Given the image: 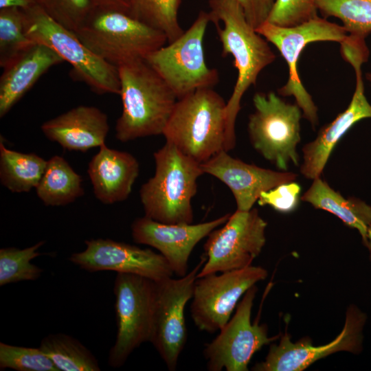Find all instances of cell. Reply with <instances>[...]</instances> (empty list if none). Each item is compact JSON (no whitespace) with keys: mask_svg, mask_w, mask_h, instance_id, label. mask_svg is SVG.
I'll use <instances>...</instances> for the list:
<instances>
[{"mask_svg":"<svg viewBox=\"0 0 371 371\" xmlns=\"http://www.w3.org/2000/svg\"><path fill=\"white\" fill-rule=\"evenodd\" d=\"M267 226L256 208L236 210L222 227L207 236L203 245L206 261L197 278L251 266L265 245Z\"/></svg>","mask_w":371,"mask_h":371,"instance_id":"cell-11","label":"cell"},{"mask_svg":"<svg viewBox=\"0 0 371 371\" xmlns=\"http://www.w3.org/2000/svg\"><path fill=\"white\" fill-rule=\"evenodd\" d=\"M226 104L212 88L177 100L162 134L166 142L200 164L225 150Z\"/></svg>","mask_w":371,"mask_h":371,"instance_id":"cell-4","label":"cell"},{"mask_svg":"<svg viewBox=\"0 0 371 371\" xmlns=\"http://www.w3.org/2000/svg\"><path fill=\"white\" fill-rule=\"evenodd\" d=\"M206 261L199 262L186 276L156 282L157 291L150 342L169 370H175L188 338L185 308L192 298L197 274Z\"/></svg>","mask_w":371,"mask_h":371,"instance_id":"cell-12","label":"cell"},{"mask_svg":"<svg viewBox=\"0 0 371 371\" xmlns=\"http://www.w3.org/2000/svg\"><path fill=\"white\" fill-rule=\"evenodd\" d=\"M254 111L249 115L247 131L253 148L278 170L286 171L290 163L298 166L297 147L300 142L302 111L276 93H256Z\"/></svg>","mask_w":371,"mask_h":371,"instance_id":"cell-7","label":"cell"},{"mask_svg":"<svg viewBox=\"0 0 371 371\" xmlns=\"http://www.w3.org/2000/svg\"><path fill=\"white\" fill-rule=\"evenodd\" d=\"M122 112L115 137L121 142L162 135L177 98L157 72L138 59L117 66Z\"/></svg>","mask_w":371,"mask_h":371,"instance_id":"cell-2","label":"cell"},{"mask_svg":"<svg viewBox=\"0 0 371 371\" xmlns=\"http://www.w3.org/2000/svg\"><path fill=\"white\" fill-rule=\"evenodd\" d=\"M247 22L255 30L267 21L275 0H236Z\"/></svg>","mask_w":371,"mask_h":371,"instance_id":"cell-35","label":"cell"},{"mask_svg":"<svg viewBox=\"0 0 371 371\" xmlns=\"http://www.w3.org/2000/svg\"><path fill=\"white\" fill-rule=\"evenodd\" d=\"M181 2L182 0H131L128 13L164 33L168 43H171L184 32L178 18Z\"/></svg>","mask_w":371,"mask_h":371,"instance_id":"cell-27","label":"cell"},{"mask_svg":"<svg viewBox=\"0 0 371 371\" xmlns=\"http://www.w3.org/2000/svg\"><path fill=\"white\" fill-rule=\"evenodd\" d=\"M38 2L52 19L74 32L83 25L95 6L92 0H39Z\"/></svg>","mask_w":371,"mask_h":371,"instance_id":"cell-32","label":"cell"},{"mask_svg":"<svg viewBox=\"0 0 371 371\" xmlns=\"http://www.w3.org/2000/svg\"><path fill=\"white\" fill-rule=\"evenodd\" d=\"M96 6L110 7L129 12L131 0H92Z\"/></svg>","mask_w":371,"mask_h":371,"instance_id":"cell-36","label":"cell"},{"mask_svg":"<svg viewBox=\"0 0 371 371\" xmlns=\"http://www.w3.org/2000/svg\"><path fill=\"white\" fill-rule=\"evenodd\" d=\"M228 213L216 219L198 224H166L144 216L131 224L133 240L156 249L179 277L188 273V260L195 246L211 232L223 225Z\"/></svg>","mask_w":371,"mask_h":371,"instance_id":"cell-17","label":"cell"},{"mask_svg":"<svg viewBox=\"0 0 371 371\" xmlns=\"http://www.w3.org/2000/svg\"><path fill=\"white\" fill-rule=\"evenodd\" d=\"M47 160L35 153L7 148L0 142V181L12 192H27L36 188Z\"/></svg>","mask_w":371,"mask_h":371,"instance_id":"cell-25","label":"cell"},{"mask_svg":"<svg viewBox=\"0 0 371 371\" xmlns=\"http://www.w3.org/2000/svg\"><path fill=\"white\" fill-rule=\"evenodd\" d=\"M39 347L58 371H99L98 361L76 338L63 333L45 337Z\"/></svg>","mask_w":371,"mask_h":371,"instance_id":"cell-26","label":"cell"},{"mask_svg":"<svg viewBox=\"0 0 371 371\" xmlns=\"http://www.w3.org/2000/svg\"><path fill=\"white\" fill-rule=\"evenodd\" d=\"M41 128L48 139L63 148L86 152L105 144L109 125L100 109L80 105L45 122Z\"/></svg>","mask_w":371,"mask_h":371,"instance_id":"cell-20","label":"cell"},{"mask_svg":"<svg viewBox=\"0 0 371 371\" xmlns=\"http://www.w3.org/2000/svg\"><path fill=\"white\" fill-rule=\"evenodd\" d=\"M301 201L315 209L333 214L346 226L357 229L365 244L371 225L370 205L355 196L345 198L321 177L313 180L309 188L301 196Z\"/></svg>","mask_w":371,"mask_h":371,"instance_id":"cell-23","label":"cell"},{"mask_svg":"<svg viewBox=\"0 0 371 371\" xmlns=\"http://www.w3.org/2000/svg\"><path fill=\"white\" fill-rule=\"evenodd\" d=\"M86 249L74 253L69 260L82 269L96 272L113 271L140 276L156 282L172 276L164 257L149 248H141L109 238L85 241Z\"/></svg>","mask_w":371,"mask_h":371,"instance_id":"cell-16","label":"cell"},{"mask_svg":"<svg viewBox=\"0 0 371 371\" xmlns=\"http://www.w3.org/2000/svg\"><path fill=\"white\" fill-rule=\"evenodd\" d=\"M0 368L17 371H58L40 347H23L0 342Z\"/></svg>","mask_w":371,"mask_h":371,"instance_id":"cell-31","label":"cell"},{"mask_svg":"<svg viewBox=\"0 0 371 371\" xmlns=\"http://www.w3.org/2000/svg\"><path fill=\"white\" fill-rule=\"evenodd\" d=\"M204 174L210 175L226 185L235 199L237 210L249 211L262 192L280 184L295 181L297 175L276 171L247 164L222 150L201 164Z\"/></svg>","mask_w":371,"mask_h":371,"instance_id":"cell-19","label":"cell"},{"mask_svg":"<svg viewBox=\"0 0 371 371\" xmlns=\"http://www.w3.org/2000/svg\"><path fill=\"white\" fill-rule=\"evenodd\" d=\"M365 76L366 80L371 84V73H366Z\"/></svg>","mask_w":371,"mask_h":371,"instance_id":"cell-39","label":"cell"},{"mask_svg":"<svg viewBox=\"0 0 371 371\" xmlns=\"http://www.w3.org/2000/svg\"><path fill=\"white\" fill-rule=\"evenodd\" d=\"M256 292V285L247 291L234 315L218 335L205 345L203 354L208 370L247 371L254 353L278 338L268 336L266 325L251 322Z\"/></svg>","mask_w":371,"mask_h":371,"instance_id":"cell-14","label":"cell"},{"mask_svg":"<svg viewBox=\"0 0 371 371\" xmlns=\"http://www.w3.org/2000/svg\"><path fill=\"white\" fill-rule=\"evenodd\" d=\"M210 22L209 12L201 10L181 36L145 58L178 100L199 89H213L219 82L218 71L207 65L204 56L203 38Z\"/></svg>","mask_w":371,"mask_h":371,"instance_id":"cell-8","label":"cell"},{"mask_svg":"<svg viewBox=\"0 0 371 371\" xmlns=\"http://www.w3.org/2000/svg\"><path fill=\"white\" fill-rule=\"evenodd\" d=\"M156 291V282L152 280L117 273L113 286L117 335L108 357L111 367H121L136 348L150 341Z\"/></svg>","mask_w":371,"mask_h":371,"instance_id":"cell-10","label":"cell"},{"mask_svg":"<svg viewBox=\"0 0 371 371\" xmlns=\"http://www.w3.org/2000/svg\"><path fill=\"white\" fill-rule=\"evenodd\" d=\"M45 241L25 249L4 247L0 249V286L21 281L36 280L43 270L31 260L41 256L38 251Z\"/></svg>","mask_w":371,"mask_h":371,"instance_id":"cell-29","label":"cell"},{"mask_svg":"<svg viewBox=\"0 0 371 371\" xmlns=\"http://www.w3.org/2000/svg\"><path fill=\"white\" fill-rule=\"evenodd\" d=\"M256 31L278 49L288 65V80L278 90V94L293 96L303 117L315 128L319 123L318 109L299 77L298 60L309 43L320 41L341 43L348 36L346 29L343 25L317 16L292 27L278 26L266 21Z\"/></svg>","mask_w":371,"mask_h":371,"instance_id":"cell-9","label":"cell"},{"mask_svg":"<svg viewBox=\"0 0 371 371\" xmlns=\"http://www.w3.org/2000/svg\"><path fill=\"white\" fill-rule=\"evenodd\" d=\"M63 61L48 46L34 43L3 67L0 78V117L5 115L50 67Z\"/></svg>","mask_w":371,"mask_h":371,"instance_id":"cell-22","label":"cell"},{"mask_svg":"<svg viewBox=\"0 0 371 371\" xmlns=\"http://www.w3.org/2000/svg\"><path fill=\"white\" fill-rule=\"evenodd\" d=\"M353 67L356 86L350 102L331 122L323 126L313 141L302 148L303 161L300 173L306 179L320 177L338 142L358 122L371 118V104L365 95L362 65L366 60L352 54L346 60Z\"/></svg>","mask_w":371,"mask_h":371,"instance_id":"cell-18","label":"cell"},{"mask_svg":"<svg viewBox=\"0 0 371 371\" xmlns=\"http://www.w3.org/2000/svg\"><path fill=\"white\" fill-rule=\"evenodd\" d=\"M300 193L301 186L294 181L262 192L257 203L260 206L269 205L278 212L288 214L297 207Z\"/></svg>","mask_w":371,"mask_h":371,"instance_id":"cell-34","label":"cell"},{"mask_svg":"<svg viewBox=\"0 0 371 371\" xmlns=\"http://www.w3.org/2000/svg\"><path fill=\"white\" fill-rule=\"evenodd\" d=\"M82 179L62 157L47 160L44 173L36 189L45 205L60 206L75 201L84 194Z\"/></svg>","mask_w":371,"mask_h":371,"instance_id":"cell-24","label":"cell"},{"mask_svg":"<svg viewBox=\"0 0 371 371\" xmlns=\"http://www.w3.org/2000/svg\"><path fill=\"white\" fill-rule=\"evenodd\" d=\"M38 1H39V0H38ZM38 3H39V2H38Z\"/></svg>","mask_w":371,"mask_h":371,"instance_id":"cell-40","label":"cell"},{"mask_svg":"<svg viewBox=\"0 0 371 371\" xmlns=\"http://www.w3.org/2000/svg\"><path fill=\"white\" fill-rule=\"evenodd\" d=\"M365 246L367 247V248L368 249L370 254H371V225H370L368 229V233H367V236H366V241L365 243Z\"/></svg>","mask_w":371,"mask_h":371,"instance_id":"cell-38","label":"cell"},{"mask_svg":"<svg viewBox=\"0 0 371 371\" xmlns=\"http://www.w3.org/2000/svg\"><path fill=\"white\" fill-rule=\"evenodd\" d=\"M139 164L131 153L104 144L88 165L87 172L95 197L102 203L126 200L139 175Z\"/></svg>","mask_w":371,"mask_h":371,"instance_id":"cell-21","label":"cell"},{"mask_svg":"<svg viewBox=\"0 0 371 371\" xmlns=\"http://www.w3.org/2000/svg\"><path fill=\"white\" fill-rule=\"evenodd\" d=\"M317 15L315 0H275L267 21L281 27H292Z\"/></svg>","mask_w":371,"mask_h":371,"instance_id":"cell-33","label":"cell"},{"mask_svg":"<svg viewBox=\"0 0 371 371\" xmlns=\"http://www.w3.org/2000/svg\"><path fill=\"white\" fill-rule=\"evenodd\" d=\"M23 11L26 34L31 41L54 50L71 65L78 79L96 93L120 95L117 67L95 54L74 32L55 21L39 4Z\"/></svg>","mask_w":371,"mask_h":371,"instance_id":"cell-6","label":"cell"},{"mask_svg":"<svg viewBox=\"0 0 371 371\" xmlns=\"http://www.w3.org/2000/svg\"><path fill=\"white\" fill-rule=\"evenodd\" d=\"M267 277L265 269L251 265L197 278L190 305L194 325L201 331H219L230 319L241 297Z\"/></svg>","mask_w":371,"mask_h":371,"instance_id":"cell-13","label":"cell"},{"mask_svg":"<svg viewBox=\"0 0 371 371\" xmlns=\"http://www.w3.org/2000/svg\"><path fill=\"white\" fill-rule=\"evenodd\" d=\"M75 33L91 52L116 67L145 59L168 42L164 33L128 12L96 5Z\"/></svg>","mask_w":371,"mask_h":371,"instance_id":"cell-5","label":"cell"},{"mask_svg":"<svg viewBox=\"0 0 371 371\" xmlns=\"http://www.w3.org/2000/svg\"><path fill=\"white\" fill-rule=\"evenodd\" d=\"M366 315L355 305L347 310L344 328L332 341L315 346L308 338L293 342L285 333L278 344L270 346L265 361L257 363L255 371H302L316 361L331 354L347 351L359 353L362 350L363 329Z\"/></svg>","mask_w":371,"mask_h":371,"instance_id":"cell-15","label":"cell"},{"mask_svg":"<svg viewBox=\"0 0 371 371\" xmlns=\"http://www.w3.org/2000/svg\"><path fill=\"white\" fill-rule=\"evenodd\" d=\"M153 157L155 174L139 190L145 216L166 224L192 223V200L204 174L201 164L168 142Z\"/></svg>","mask_w":371,"mask_h":371,"instance_id":"cell-3","label":"cell"},{"mask_svg":"<svg viewBox=\"0 0 371 371\" xmlns=\"http://www.w3.org/2000/svg\"><path fill=\"white\" fill-rule=\"evenodd\" d=\"M210 22L215 25L222 45V56L232 55L238 76L226 104V144L236 146V120L240 102L248 89L255 85L260 73L276 58L268 41L247 22L236 0H209Z\"/></svg>","mask_w":371,"mask_h":371,"instance_id":"cell-1","label":"cell"},{"mask_svg":"<svg viewBox=\"0 0 371 371\" xmlns=\"http://www.w3.org/2000/svg\"><path fill=\"white\" fill-rule=\"evenodd\" d=\"M38 4V0H0V9L16 7L22 10H27Z\"/></svg>","mask_w":371,"mask_h":371,"instance_id":"cell-37","label":"cell"},{"mask_svg":"<svg viewBox=\"0 0 371 371\" xmlns=\"http://www.w3.org/2000/svg\"><path fill=\"white\" fill-rule=\"evenodd\" d=\"M323 18L341 20L349 36L364 40L371 33V0H315Z\"/></svg>","mask_w":371,"mask_h":371,"instance_id":"cell-28","label":"cell"},{"mask_svg":"<svg viewBox=\"0 0 371 371\" xmlns=\"http://www.w3.org/2000/svg\"><path fill=\"white\" fill-rule=\"evenodd\" d=\"M34 42L26 34L25 14L16 7L0 9V65L4 67Z\"/></svg>","mask_w":371,"mask_h":371,"instance_id":"cell-30","label":"cell"}]
</instances>
